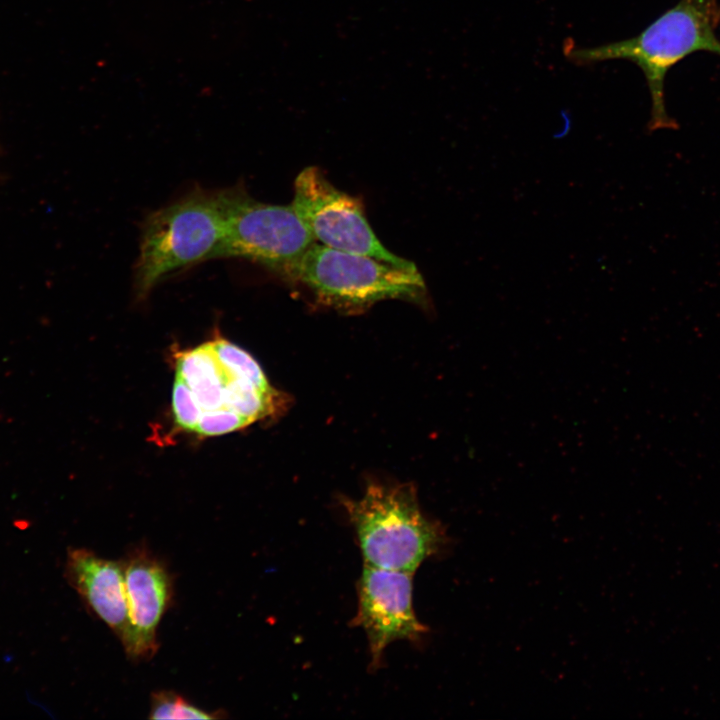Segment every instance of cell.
Listing matches in <instances>:
<instances>
[{"mask_svg":"<svg viewBox=\"0 0 720 720\" xmlns=\"http://www.w3.org/2000/svg\"><path fill=\"white\" fill-rule=\"evenodd\" d=\"M364 565L414 573L446 553L452 539L441 522L426 517L408 484L372 483L359 500L343 499Z\"/></svg>","mask_w":720,"mask_h":720,"instance_id":"6da1fadb","label":"cell"},{"mask_svg":"<svg viewBox=\"0 0 720 720\" xmlns=\"http://www.w3.org/2000/svg\"><path fill=\"white\" fill-rule=\"evenodd\" d=\"M123 562L131 623L130 640L124 649L130 659H149L158 649L157 626L172 601V576L144 546L130 551Z\"/></svg>","mask_w":720,"mask_h":720,"instance_id":"ba28073f","label":"cell"},{"mask_svg":"<svg viewBox=\"0 0 720 720\" xmlns=\"http://www.w3.org/2000/svg\"><path fill=\"white\" fill-rule=\"evenodd\" d=\"M712 15L690 0H681L632 38L596 47H578L567 40L563 51L577 65L613 59L636 64L644 73L651 95L648 130L675 128L665 106V77L673 65L691 53L709 51L720 55Z\"/></svg>","mask_w":720,"mask_h":720,"instance_id":"7a4b0ae2","label":"cell"},{"mask_svg":"<svg viewBox=\"0 0 720 720\" xmlns=\"http://www.w3.org/2000/svg\"><path fill=\"white\" fill-rule=\"evenodd\" d=\"M175 362V379L191 389L203 412L229 408L226 389L233 375L217 357L211 341L179 353Z\"/></svg>","mask_w":720,"mask_h":720,"instance_id":"30bf717a","label":"cell"},{"mask_svg":"<svg viewBox=\"0 0 720 720\" xmlns=\"http://www.w3.org/2000/svg\"><path fill=\"white\" fill-rule=\"evenodd\" d=\"M216 197L225 222L223 258H244L283 277L314 242L291 204L258 201L239 184Z\"/></svg>","mask_w":720,"mask_h":720,"instance_id":"5b68a950","label":"cell"},{"mask_svg":"<svg viewBox=\"0 0 720 720\" xmlns=\"http://www.w3.org/2000/svg\"><path fill=\"white\" fill-rule=\"evenodd\" d=\"M413 574L364 565L357 584L358 609L352 625L362 628L367 636L373 670L382 665L383 653L390 643L406 640L418 644L429 632L413 609Z\"/></svg>","mask_w":720,"mask_h":720,"instance_id":"52a82bcc","label":"cell"},{"mask_svg":"<svg viewBox=\"0 0 720 720\" xmlns=\"http://www.w3.org/2000/svg\"><path fill=\"white\" fill-rule=\"evenodd\" d=\"M321 301L344 309H360L386 299L418 301L425 283L417 269H405L375 258L313 242L287 269Z\"/></svg>","mask_w":720,"mask_h":720,"instance_id":"277c9868","label":"cell"},{"mask_svg":"<svg viewBox=\"0 0 720 720\" xmlns=\"http://www.w3.org/2000/svg\"><path fill=\"white\" fill-rule=\"evenodd\" d=\"M68 570L73 585L88 606L125 648L131 636V623L123 560H109L92 551L76 549L69 554Z\"/></svg>","mask_w":720,"mask_h":720,"instance_id":"9c48e42d","label":"cell"},{"mask_svg":"<svg viewBox=\"0 0 720 720\" xmlns=\"http://www.w3.org/2000/svg\"><path fill=\"white\" fill-rule=\"evenodd\" d=\"M222 716L219 712L198 708L172 691H158L151 697V719H215Z\"/></svg>","mask_w":720,"mask_h":720,"instance_id":"8fae6325","label":"cell"},{"mask_svg":"<svg viewBox=\"0 0 720 720\" xmlns=\"http://www.w3.org/2000/svg\"><path fill=\"white\" fill-rule=\"evenodd\" d=\"M291 205L315 242L397 267L417 269L414 263L382 245L361 203L334 187L319 168L307 167L297 175Z\"/></svg>","mask_w":720,"mask_h":720,"instance_id":"8992f818","label":"cell"},{"mask_svg":"<svg viewBox=\"0 0 720 720\" xmlns=\"http://www.w3.org/2000/svg\"><path fill=\"white\" fill-rule=\"evenodd\" d=\"M250 425L240 414L230 408L204 411L194 429L200 436H218L234 432Z\"/></svg>","mask_w":720,"mask_h":720,"instance_id":"5bb4252c","label":"cell"},{"mask_svg":"<svg viewBox=\"0 0 720 720\" xmlns=\"http://www.w3.org/2000/svg\"><path fill=\"white\" fill-rule=\"evenodd\" d=\"M690 1L695 3L696 5H698L699 7L706 9L713 13V8H714L713 0H690Z\"/></svg>","mask_w":720,"mask_h":720,"instance_id":"9a60e30c","label":"cell"},{"mask_svg":"<svg viewBox=\"0 0 720 720\" xmlns=\"http://www.w3.org/2000/svg\"><path fill=\"white\" fill-rule=\"evenodd\" d=\"M211 342L217 357L233 375L255 382L268 381L260 365L248 352L221 337Z\"/></svg>","mask_w":720,"mask_h":720,"instance_id":"7c38bea8","label":"cell"},{"mask_svg":"<svg viewBox=\"0 0 720 720\" xmlns=\"http://www.w3.org/2000/svg\"><path fill=\"white\" fill-rule=\"evenodd\" d=\"M171 405L175 424L193 432L203 411L191 389L181 380L175 379Z\"/></svg>","mask_w":720,"mask_h":720,"instance_id":"4fadbf2b","label":"cell"},{"mask_svg":"<svg viewBox=\"0 0 720 720\" xmlns=\"http://www.w3.org/2000/svg\"><path fill=\"white\" fill-rule=\"evenodd\" d=\"M225 222L216 192L197 189L152 212L142 225L134 271L137 298L144 299L175 271L224 256Z\"/></svg>","mask_w":720,"mask_h":720,"instance_id":"3957f363","label":"cell"}]
</instances>
